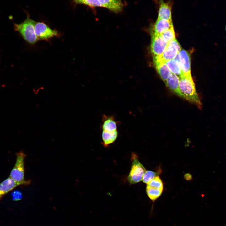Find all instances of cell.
<instances>
[{"instance_id":"cell-1","label":"cell","mask_w":226,"mask_h":226,"mask_svg":"<svg viewBox=\"0 0 226 226\" xmlns=\"http://www.w3.org/2000/svg\"><path fill=\"white\" fill-rule=\"evenodd\" d=\"M180 89L186 98V100L195 104L199 108L202 103L196 91L191 75H183L179 78Z\"/></svg>"},{"instance_id":"cell-2","label":"cell","mask_w":226,"mask_h":226,"mask_svg":"<svg viewBox=\"0 0 226 226\" xmlns=\"http://www.w3.org/2000/svg\"><path fill=\"white\" fill-rule=\"evenodd\" d=\"M36 23L27 13L26 19L20 24L14 23V27L15 30L19 32L26 41L34 44L39 40L35 32Z\"/></svg>"},{"instance_id":"cell-3","label":"cell","mask_w":226,"mask_h":226,"mask_svg":"<svg viewBox=\"0 0 226 226\" xmlns=\"http://www.w3.org/2000/svg\"><path fill=\"white\" fill-rule=\"evenodd\" d=\"M132 164L128 177V180L130 184H134L142 181L146 169L138 160L137 156L134 153L131 156Z\"/></svg>"},{"instance_id":"cell-4","label":"cell","mask_w":226,"mask_h":226,"mask_svg":"<svg viewBox=\"0 0 226 226\" xmlns=\"http://www.w3.org/2000/svg\"><path fill=\"white\" fill-rule=\"evenodd\" d=\"M181 47L176 38L168 43L163 53L159 56L153 57L154 62H165L175 58Z\"/></svg>"},{"instance_id":"cell-5","label":"cell","mask_w":226,"mask_h":226,"mask_svg":"<svg viewBox=\"0 0 226 226\" xmlns=\"http://www.w3.org/2000/svg\"><path fill=\"white\" fill-rule=\"evenodd\" d=\"M26 156L22 151L16 153L15 165L11 170L9 177L17 182H24V159Z\"/></svg>"},{"instance_id":"cell-6","label":"cell","mask_w":226,"mask_h":226,"mask_svg":"<svg viewBox=\"0 0 226 226\" xmlns=\"http://www.w3.org/2000/svg\"><path fill=\"white\" fill-rule=\"evenodd\" d=\"M163 189L162 181L157 176L147 184L146 192L148 197L154 202L161 196Z\"/></svg>"},{"instance_id":"cell-7","label":"cell","mask_w":226,"mask_h":226,"mask_svg":"<svg viewBox=\"0 0 226 226\" xmlns=\"http://www.w3.org/2000/svg\"><path fill=\"white\" fill-rule=\"evenodd\" d=\"M35 32L38 40H47L60 35V33L57 31L51 29L43 22H36Z\"/></svg>"},{"instance_id":"cell-8","label":"cell","mask_w":226,"mask_h":226,"mask_svg":"<svg viewBox=\"0 0 226 226\" xmlns=\"http://www.w3.org/2000/svg\"><path fill=\"white\" fill-rule=\"evenodd\" d=\"M151 34V51L153 57L159 56L164 51L168 43L160 35L152 32Z\"/></svg>"},{"instance_id":"cell-9","label":"cell","mask_w":226,"mask_h":226,"mask_svg":"<svg viewBox=\"0 0 226 226\" xmlns=\"http://www.w3.org/2000/svg\"><path fill=\"white\" fill-rule=\"evenodd\" d=\"M176 58L179 62L183 75H191V59L188 52L184 49L181 50Z\"/></svg>"},{"instance_id":"cell-10","label":"cell","mask_w":226,"mask_h":226,"mask_svg":"<svg viewBox=\"0 0 226 226\" xmlns=\"http://www.w3.org/2000/svg\"><path fill=\"white\" fill-rule=\"evenodd\" d=\"M30 183V180L17 182L9 177L0 183V200L5 195L19 186L27 185Z\"/></svg>"},{"instance_id":"cell-11","label":"cell","mask_w":226,"mask_h":226,"mask_svg":"<svg viewBox=\"0 0 226 226\" xmlns=\"http://www.w3.org/2000/svg\"><path fill=\"white\" fill-rule=\"evenodd\" d=\"M172 2L159 0L158 19H164L172 21Z\"/></svg>"},{"instance_id":"cell-12","label":"cell","mask_w":226,"mask_h":226,"mask_svg":"<svg viewBox=\"0 0 226 226\" xmlns=\"http://www.w3.org/2000/svg\"><path fill=\"white\" fill-rule=\"evenodd\" d=\"M179 78L171 73L168 79L164 83L166 86L174 94L186 100V98L181 92L179 86Z\"/></svg>"},{"instance_id":"cell-13","label":"cell","mask_w":226,"mask_h":226,"mask_svg":"<svg viewBox=\"0 0 226 226\" xmlns=\"http://www.w3.org/2000/svg\"><path fill=\"white\" fill-rule=\"evenodd\" d=\"M173 27L172 21L164 19H158L154 23L152 32L160 35Z\"/></svg>"},{"instance_id":"cell-14","label":"cell","mask_w":226,"mask_h":226,"mask_svg":"<svg viewBox=\"0 0 226 226\" xmlns=\"http://www.w3.org/2000/svg\"><path fill=\"white\" fill-rule=\"evenodd\" d=\"M102 7L115 13L121 12L123 4L121 0H98Z\"/></svg>"},{"instance_id":"cell-15","label":"cell","mask_w":226,"mask_h":226,"mask_svg":"<svg viewBox=\"0 0 226 226\" xmlns=\"http://www.w3.org/2000/svg\"><path fill=\"white\" fill-rule=\"evenodd\" d=\"M102 131L113 132L117 130V122L113 116L103 115L102 117Z\"/></svg>"},{"instance_id":"cell-16","label":"cell","mask_w":226,"mask_h":226,"mask_svg":"<svg viewBox=\"0 0 226 226\" xmlns=\"http://www.w3.org/2000/svg\"><path fill=\"white\" fill-rule=\"evenodd\" d=\"M156 69L161 79L165 82L171 73L165 62H154Z\"/></svg>"},{"instance_id":"cell-17","label":"cell","mask_w":226,"mask_h":226,"mask_svg":"<svg viewBox=\"0 0 226 226\" xmlns=\"http://www.w3.org/2000/svg\"><path fill=\"white\" fill-rule=\"evenodd\" d=\"M165 63L172 73L177 76L179 78L183 76L179 62L176 58L165 62Z\"/></svg>"},{"instance_id":"cell-18","label":"cell","mask_w":226,"mask_h":226,"mask_svg":"<svg viewBox=\"0 0 226 226\" xmlns=\"http://www.w3.org/2000/svg\"><path fill=\"white\" fill-rule=\"evenodd\" d=\"M118 135L117 130L113 132L102 131V137L103 145L106 147L113 143L117 139Z\"/></svg>"},{"instance_id":"cell-19","label":"cell","mask_w":226,"mask_h":226,"mask_svg":"<svg viewBox=\"0 0 226 226\" xmlns=\"http://www.w3.org/2000/svg\"><path fill=\"white\" fill-rule=\"evenodd\" d=\"M160 35L163 40L167 43L176 38L173 27L168 29Z\"/></svg>"},{"instance_id":"cell-20","label":"cell","mask_w":226,"mask_h":226,"mask_svg":"<svg viewBox=\"0 0 226 226\" xmlns=\"http://www.w3.org/2000/svg\"><path fill=\"white\" fill-rule=\"evenodd\" d=\"M160 173V172H159L146 171L143 175L142 180L144 183L147 184L154 178L158 176Z\"/></svg>"},{"instance_id":"cell-21","label":"cell","mask_w":226,"mask_h":226,"mask_svg":"<svg viewBox=\"0 0 226 226\" xmlns=\"http://www.w3.org/2000/svg\"><path fill=\"white\" fill-rule=\"evenodd\" d=\"M77 4L87 5L90 7H102L98 0H73Z\"/></svg>"}]
</instances>
